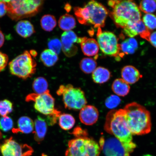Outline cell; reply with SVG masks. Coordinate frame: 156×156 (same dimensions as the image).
<instances>
[{
	"mask_svg": "<svg viewBox=\"0 0 156 156\" xmlns=\"http://www.w3.org/2000/svg\"><path fill=\"white\" fill-rule=\"evenodd\" d=\"M104 129L119 140L129 153L133 152L136 145L133 142V135L127 125L123 109L112 110L108 113Z\"/></svg>",
	"mask_w": 156,
	"mask_h": 156,
	"instance_id": "obj_1",
	"label": "cell"
},
{
	"mask_svg": "<svg viewBox=\"0 0 156 156\" xmlns=\"http://www.w3.org/2000/svg\"><path fill=\"white\" fill-rule=\"evenodd\" d=\"M123 110L127 125L132 135H145L151 132V114L145 107L132 102L126 105Z\"/></svg>",
	"mask_w": 156,
	"mask_h": 156,
	"instance_id": "obj_2",
	"label": "cell"
},
{
	"mask_svg": "<svg viewBox=\"0 0 156 156\" xmlns=\"http://www.w3.org/2000/svg\"><path fill=\"white\" fill-rule=\"evenodd\" d=\"M108 5L113 9V19L119 27L124 28L141 20L140 9L133 1H110Z\"/></svg>",
	"mask_w": 156,
	"mask_h": 156,
	"instance_id": "obj_3",
	"label": "cell"
},
{
	"mask_svg": "<svg viewBox=\"0 0 156 156\" xmlns=\"http://www.w3.org/2000/svg\"><path fill=\"white\" fill-rule=\"evenodd\" d=\"M3 1L6 6L7 15L15 21L34 16L40 11L44 4V1L40 0Z\"/></svg>",
	"mask_w": 156,
	"mask_h": 156,
	"instance_id": "obj_4",
	"label": "cell"
},
{
	"mask_svg": "<svg viewBox=\"0 0 156 156\" xmlns=\"http://www.w3.org/2000/svg\"><path fill=\"white\" fill-rule=\"evenodd\" d=\"M99 144L88 136L77 137L68 142L66 156H99Z\"/></svg>",
	"mask_w": 156,
	"mask_h": 156,
	"instance_id": "obj_5",
	"label": "cell"
},
{
	"mask_svg": "<svg viewBox=\"0 0 156 156\" xmlns=\"http://www.w3.org/2000/svg\"><path fill=\"white\" fill-rule=\"evenodd\" d=\"M36 61L28 51H25L9 64L11 74L25 80L34 75L36 72Z\"/></svg>",
	"mask_w": 156,
	"mask_h": 156,
	"instance_id": "obj_6",
	"label": "cell"
},
{
	"mask_svg": "<svg viewBox=\"0 0 156 156\" xmlns=\"http://www.w3.org/2000/svg\"><path fill=\"white\" fill-rule=\"evenodd\" d=\"M56 93L62 96L64 106L69 110H81L87 105L85 93L80 88L74 87L71 84L61 85Z\"/></svg>",
	"mask_w": 156,
	"mask_h": 156,
	"instance_id": "obj_7",
	"label": "cell"
},
{
	"mask_svg": "<svg viewBox=\"0 0 156 156\" xmlns=\"http://www.w3.org/2000/svg\"><path fill=\"white\" fill-rule=\"evenodd\" d=\"M26 101L34 102L35 110L45 115H50L58 111L55 108V101L48 90L41 94L34 93L30 94L26 97Z\"/></svg>",
	"mask_w": 156,
	"mask_h": 156,
	"instance_id": "obj_8",
	"label": "cell"
},
{
	"mask_svg": "<svg viewBox=\"0 0 156 156\" xmlns=\"http://www.w3.org/2000/svg\"><path fill=\"white\" fill-rule=\"evenodd\" d=\"M97 38L99 48L105 54L116 57L120 55V45L118 44L117 37L113 33L102 32L99 28L97 34Z\"/></svg>",
	"mask_w": 156,
	"mask_h": 156,
	"instance_id": "obj_9",
	"label": "cell"
},
{
	"mask_svg": "<svg viewBox=\"0 0 156 156\" xmlns=\"http://www.w3.org/2000/svg\"><path fill=\"white\" fill-rule=\"evenodd\" d=\"M0 151L3 156H30L34 152L31 146L19 144L12 136L0 145Z\"/></svg>",
	"mask_w": 156,
	"mask_h": 156,
	"instance_id": "obj_10",
	"label": "cell"
},
{
	"mask_svg": "<svg viewBox=\"0 0 156 156\" xmlns=\"http://www.w3.org/2000/svg\"><path fill=\"white\" fill-rule=\"evenodd\" d=\"M85 7L88 9V24L93 25L95 28L104 27L108 14L106 8L101 3L94 1L89 2Z\"/></svg>",
	"mask_w": 156,
	"mask_h": 156,
	"instance_id": "obj_11",
	"label": "cell"
},
{
	"mask_svg": "<svg viewBox=\"0 0 156 156\" xmlns=\"http://www.w3.org/2000/svg\"><path fill=\"white\" fill-rule=\"evenodd\" d=\"M99 146L105 156H130L129 153L115 137H101Z\"/></svg>",
	"mask_w": 156,
	"mask_h": 156,
	"instance_id": "obj_12",
	"label": "cell"
},
{
	"mask_svg": "<svg viewBox=\"0 0 156 156\" xmlns=\"http://www.w3.org/2000/svg\"><path fill=\"white\" fill-rule=\"evenodd\" d=\"M78 38L77 35L72 30L66 31L62 34L61 38L62 50L67 57H71L77 53L78 48L74 44H78Z\"/></svg>",
	"mask_w": 156,
	"mask_h": 156,
	"instance_id": "obj_13",
	"label": "cell"
},
{
	"mask_svg": "<svg viewBox=\"0 0 156 156\" xmlns=\"http://www.w3.org/2000/svg\"><path fill=\"white\" fill-rule=\"evenodd\" d=\"M125 34L129 37H134L140 35L141 37L149 41L151 32L141 20L134 24L126 26L124 28Z\"/></svg>",
	"mask_w": 156,
	"mask_h": 156,
	"instance_id": "obj_14",
	"label": "cell"
},
{
	"mask_svg": "<svg viewBox=\"0 0 156 156\" xmlns=\"http://www.w3.org/2000/svg\"><path fill=\"white\" fill-rule=\"evenodd\" d=\"M99 113L96 107L86 105L80 111L79 119L83 124L87 126L94 124L98 120Z\"/></svg>",
	"mask_w": 156,
	"mask_h": 156,
	"instance_id": "obj_15",
	"label": "cell"
},
{
	"mask_svg": "<svg viewBox=\"0 0 156 156\" xmlns=\"http://www.w3.org/2000/svg\"><path fill=\"white\" fill-rule=\"evenodd\" d=\"M78 44H80L82 51L85 55L95 56L98 53L99 45L94 39L87 38L86 37H79Z\"/></svg>",
	"mask_w": 156,
	"mask_h": 156,
	"instance_id": "obj_16",
	"label": "cell"
},
{
	"mask_svg": "<svg viewBox=\"0 0 156 156\" xmlns=\"http://www.w3.org/2000/svg\"><path fill=\"white\" fill-rule=\"evenodd\" d=\"M34 139L37 142L40 144L43 141L45 137L48 126L46 121L40 116H38L34 122Z\"/></svg>",
	"mask_w": 156,
	"mask_h": 156,
	"instance_id": "obj_17",
	"label": "cell"
},
{
	"mask_svg": "<svg viewBox=\"0 0 156 156\" xmlns=\"http://www.w3.org/2000/svg\"><path fill=\"white\" fill-rule=\"evenodd\" d=\"M34 122L32 119L27 116L20 117L17 121V128L13 129V133L19 132L25 134L33 133L34 130Z\"/></svg>",
	"mask_w": 156,
	"mask_h": 156,
	"instance_id": "obj_18",
	"label": "cell"
},
{
	"mask_svg": "<svg viewBox=\"0 0 156 156\" xmlns=\"http://www.w3.org/2000/svg\"><path fill=\"white\" fill-rule=\"evenodd\" d=\"M122 79L128 84H132L139 80L141 76L138 70L132 66H127L122 70Z\"/></svg>",
	"mask_w": 156,
	"mask_h": 156,
	"instance_id": "obj_19",
	"label": "cell"
},
{
	"mask_svg": "<svg viewBox=\"0 0 156 156\" xmlns=\"http://www.w3.org/2000/svg\"><path fill=\"white\" fill-rule=\"evenodd\" d=\"M15 30L17 34L24 38L29 37L35 32L34 25L26 20L19 21L16 25Z\"/></svg>",
	"mask_w": 156,
	"mask_h": 156,
	"instance_id": "obj_20",
	"label": "cell"
},
{
	"mask_svg": "<svg viewBox=\"0 0 156 156\" xmlns=\"http://www.w3.org/2000/svg\"><path fill=\"white\" fill-rule=\"evenodd\" d=\"M112 90L118 96L124 97L129 93L130 87L122 79H117L114 81L112 86Z\"/></svg>",
	"mask_w": 156,
	"mask_h": 156,
	"instance_id": "obj_21",
	"label": "cell"
},
{
	"mask_svg": "<svg viewBox=\"0 0 156 156\" xmlns=\"http://www.w3.org/2000/svg\"><path fill=\"white\" fill-rule=\"evenodd\" d=\"M111 73L108 69L99 67L95 69L92 73V79L95 83L102 84L106 82L110 79Z\"/></svg>",
	"mask_w": 156,
	"mask_h": 156,
	"instance_id": "obj_22",
	"label": "cell"
},
{
	"mask_svg": "<svg viewBox=\"0 0 156 156\" xmlns=\"http://www.w3.org/2000/svg\"><path fill=\"white\" fill-rule=\"evenodd\" d=\"M76 24V20L74 17L68 14L62 15L58 21L59 28L65 32L72 30L75 28Z\"/></svg>",
	"mask_w": 156,
	"mask_h": 156,
	"instance_id": "obj_23",
	"label": "cell"
},
{
	"mask_svg": "<svg viewBox=\"0 0 156 156\" xmlns=\"http://www.w3.org/2000/svg\"><path fill=\"white\" fill-rule=\"evenodd\" d=\"M57 54L51 50H44L40 55V59L45 66L51 67L54 66L58 60Z\"/></svg>",
	"mask_w": 156,
	"mask_h": 156,
	"instance_id": "obj_24",
	"label": "cell"
},
{
	"mask_svg": "<svg viewBox=\"0 0 156 156\" xmlns=\"http://www.w3.org/2000/svg\"><path fill=\"white\" fill-rule=\"evenodd\" d=\"M58 119V124L62 129L68 130L71 129L75 123V120L71 115L64 113L60 115Z\"/></svg>",
	"mask_w": 156,
	"mask_h": 156,
	"instance_id": "obj_25",
	"label": "cell"
},
{
	"mask_svg": "<svg viewBox=\"0 0 156 156\" xmlns=\"http://www.w3.org/2000/svg\"><path fill=\"white\" fill-rule=\"evenodd\" d=\"M48 83L44 78L42 77L36 78L33 82L32 89L34 93L41 94L48 90Z\"/></svg>",
	"mask_w": 156,
	"mask_h": 156,
	"instance_id": "obj_26",
	"label": "cell"
},
{
	"mask_svg": "<svg viewBox=\"0 0 156 156\" xmlns=\"http://www.w3.org/2000/svg\"><path fill=\"white\" fill-rule=\"evenodd\" d=\"M42 28L46 32H51L56 26L57 22L55 17L51 15H45L41 19Z\"/></svg>",
	"mask_w": 156,
	"mask_h": 156,
	"instance_id": "obj_27",
	"label": "cell"
},
{
	"mask_svg": "<svg viewBox=\"0 0 156 156\" xmlns=\"http://www.w3.org/2000/svg\"><path fill=\"white\" fill-rule=\"evenodd\" d=\"M120 45V51L126 54H133L138 48L137 42L134 38L127 39Z\"/></svg>",
	"mask_w": 156,
	"mask_h": 156,
	"instance_id": "obj_28",
	"label": "cell"
},
{
	"mask_svg": "<svg viewBox=\"0 0 156 156\" xmlns=\"http://www.w3.org/2000/svg\"><path fill=\"white\" fill-rule=\"evenodd\" d=\"M97 63L93 58H85L81 60L80 64V68L83 73H92L96 69Z\"/></svg>",
	"mask_w": 156,
	"mask_h": 156,
	"instance_id": "obj_29",
	"label": "cell"
},
{
	"mask_svg": "<svg viewBox=\"0 0 156 156\" xmlns=\"http://www.w3.org/2000/svg\"><path fill=\"white\" fill-rule=\"evenodd\" d=\"M74 13L80 23L87 25L89 20V11L87 8L76 7L74 9Z\"/></svg>",
	"mask_w": 156,
	"mask_h": 156,
	"instance_id": "obj_30",
	"label": "cell"
},
{
	"mask_svg": "<svg viewBox=\"0 0 156 156\" xmlns=\"http://www.w3.org/2000/svg\"><path fill=\"white\" fill-rule=\"evenodd\" d=\"M139 9L146 14L154 12L156 10V1L151 0L142 1L140 3Z\"/></svg>",
	"mask_w": 156,
	"mask_h": 156,
	"instance_id": "obj_31",
	"label": "cell"
},
{
	"mask_svg": "<svg viewBox=\"0 0 156 156\" xmlns=\"http://www.w3.org/2000/svg\"><path fill=\"white\" fill-rule=\"evenodd\" d=\"M13 110V104L10 101L7 99L0 101V115L2 117L7 116Z\"/></svg>",
	"mask_w": 156,
	"mask_h": 156,
	"instance_id": "obj_32",
	"label": "cell"
},
{
	"mask_svg": "<svg viewBox=\"0 0 156 156\" xmlns=\"http://www.w3.org/2000/svg\"><path fill=\"white\" fill-rule=\"evenodd\" d=\"M143 22L146 28L149 30H154L156 29V16L149 13L144 16Z\"/></svg>",
	"mask_w": 156,
	"mask_h": 156,
	"instance_id": "obj_33",
	"label": "cell"
},
{
	"mask_svg": "<svg viewBox=\"0 0 156 156\" xmlns=\"http://www.w3.org/2000/svg\"><path fill=\"white\" fill-rule=\"evenodd\" d=\"M13 125V121L8 116L2 117L0 119V129L5 132L11 130Z\"/></svg>",
	"mask_w": 156,
	"mask_h": 156,
	"instance_id": "obj_34",
	"label": "cell"
},
{
	"mask_svg": "<svg viewBox=\"0 0 156 156\" xmlns=\"http://www.w3.org/2000/svg\"><path fill=\"white\" fill-rule=\"evenodd\" d=\"M121 100L119 96L112 95L108 97L105 101V105L107 108L113 109L116 108L120 104Z\"/></svg>",
	"mask_w": 156,
	"mask_h": 156,
	"instance_id": "obj_35",
	"label": "cell"
},
{
	"mask_svg": "<svg viewBox=\"0 0 156 156\" xmlns=\"http://www.w3.org/2000/svg\"><path fill=\"white\" fill-rule=\"evenodd\" d=\"M49 49L51 50L58 55L62 50L61 41L58 38L51 39L48 42Z\"/></svg>",
	"mask_w": 156,
	"mask_h": 156,
	"instance_id": "obj_36",
	"label": "cell"
},
{
	"mask_svg": "<svg viewBox=\"0 0 156 156\" xmlns=\"http://www.w3.org/2000/svg\"><path fill=\"white\" fill-rule=\"evenodd\" d=\"M9 57L6 54L0 52V72L2 71L7 66Z\"/></svg>",
	"mask_w": 156,
	"mask_h": 156,
	"instance_id": "obj_37",
	"label": "cell"
},
{
	"mask_svg": "<svg viewBox=\"0 0 156 156\" xmlns=\"http://www.w3.org/2000/svg\"><path fill=\"white\" fill-rule=\"evenodd\" d=\"M73 134L75 136L76 138L88 136V133L86 130L82 129L81 128L78 127L74 130Z\"/></svg>",
	"mask_w": 156,
	"mask_h": 156,
	"instance_id": "obj_38",
	"label": "cell"
},
{
	"mask_svg": "<svg viewBox=\"0 0 156 156\" xmlns=\"http://www.w3.org/2000/svg\"><path fill=\"white\" fill-rule=\"evenodd\" d=\"M7 13L6 6L3 1H0V17Z\"/></svg>",
	"mask_w": 156,
	"mask_h": 156,
	"instance_id": "obj_39",
	"label": "cell"
},
{
	"mask_svg": "<svg viewBox=\"0 0 156 156\" xmlns=\"http://www.w3.org/2000/svg\"><path fill=\"white\" fill-rule=\"evenodd\" d=\"M149 41L152 45L156 48V32H154L150 35Z\"/></svg>",
	"mask_w": 156,
	"mask_h": 156,
	"instance_id": "obj_40",
	"label": "cell"
},
{
	"mask_svg": "<svg viewBox=\"0 0 156 156\" xmlns=\"http://www.w3.org/2000/svg\"><path fill=\"white\" fill-rule=\"evenodd\" d=\"M5 42V36L3 33L0 30V48L3 45Z\"/></svg>",
	"mask_w": 156,
	"mask_h": 156,
	"instance_id": "obj_41",
	"label": "cell"
},
{
	"mask_svg": "<svg viewBox=\"0 0 156 156\" xmlns=\"http://www.w3.org/2000/svg\"><path fill=\"white\" fill-rule=\"evenodd\" d=\"M29 52H30L31 55H32V56H34V57L36 56L37 54V52L34 50H31Z\"/></svg>",
	"mask_w": 156,
	"mask_h": 156,
	"instance_id": "obj_42",
	"label": "cell"
},
{
	"mask_svg": "<svg viewBox=\"0 0 156 156\" xmlns=\"http://www.w3.org/2000/svg\"><path fill=\"white\" fill-rule=\"evenodd\" d=\"M2 137V134L1 131H0V139H1Z\"/></svg>",
	"mask_w": 156,
	"mask_h": 156,
	"instance_id": "obj_43",
	"label": "cell"
},
{
	"mask_svg": "<svg viewBox=\"0 0 156 156\" xmlns=\"http://www.w3.org/2000/svg\"><path fill=\"white\" fill-rule=\"evenodd\" d=\"M143 156H152L151 155H149V154H146L145 155H144Z\"/></svg>",
	"mask_w": 156,
	"mask_h": 156,
	"instance_id": "obj_44",
	"label": "cell"
},
{
	"mask_svg": "<svg viewBox=\"0 0 156 156\" xmlns=\"http://www.w3.org/2000/svg\"><path fill=\"white\" fill-rule=\"evenodd\" d=\"M42 156H47L46 155H44V154H43Z\"/></svg>",
	"mask_w": 156,
	"mask_h": 156,
	"instance_id": "obj_45",
	"label": "cell"
}]
</instances>
